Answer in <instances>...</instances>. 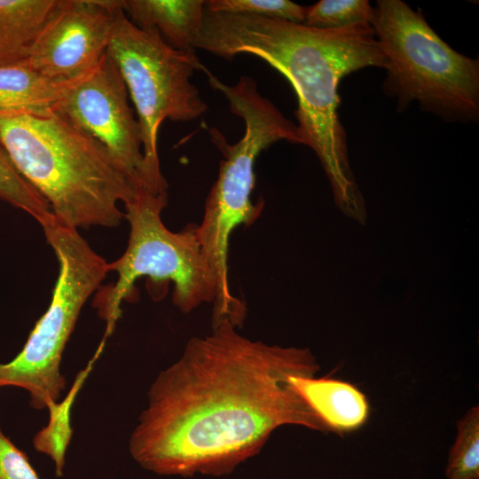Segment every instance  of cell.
Listing matches in <instances>:
<instances>
[{"mask_svg":"<svg viewBox=\"0 0 479 479\" xmlns=\"http://www.w3.org/2000/svg\"><path fill=\"white\" fill-rule=\"evenodd\" d=\"M0 199L27 213L42 227L56 220L47 200L18 170L1 137Z\"/></svg>","mask_w":479,"mask_h":479,"instance_id":"obj_16","label":"cell"},{"mask_svg":"<svg viewBox=\"0 0 479 479\" xmlns=\"http://www.w3.org/2000/svg\"><path fill=\"white\" fill-rule=\"evenodd\" d=\"M445 467L447 479H479V408L473 406L458 422Z\"/></svg>","mask_w":479,"mask_h":479,"instance_id":"obj_17","label":"cell"},{"mask_svg":"<svg viewBox=\"0 0 479 479\" xmlns=\"http://www.w3.org/2000/svg\"><path fill=\"white\" fill-rule=\"evenodd\" d=\"M130 20L141 29H155L170 47L194 52L205 12L203 0H120Z\"/></svg>","mask_w":479,"mask_h":479,"instance_id":"obj_11","label":"cell"},{"mask_svg":"<svg viewBox=\"0 0 479 479\" xmlns=\"http://www.w3.org/2000/svg\"><path fill=\"white\" fill-rule=\"evenodd\" d=\"M118 0H57L27 59L43 75L75 82L106 54Z\"/></svg>","mask_w":479,"mask_h":479,"instance_id":"obj_10","label":"cell"},{"mask_svg":"<svg viewBox=\"0 0 479 479\" xmlns=\"http://www.w3.org/2000/svg\"><path fill=\"white\" fill-rule=\"evenodd\" d=\"M57 0H0V67L27 61Z\"/></svg>","mask_w":479,"mask_h":479,"instance_id":"obj_14","label":"cell"},{"mask_svg":"<svg viewBox=\"0 0 479 479\" xmlns=\"http://www.w3.org/2000/svg\"><path fill=\"white\" fill-rule=\"evenodd\" d=\"M0 137L57 222L77 230L121 224L118 205L138 187L98 140L55 112L0 119Z\"/></svg>","mask_w":479,"mask_h":479,"instance_id":"obj_3","label":"cell"},{"mask_svg":"<svg viewBox=\"0 0 479 479\" xmlns=\"http://www.w3.org/2000/svg\"><path fill=\"white\" fill-rule=\"evenodd\" d=\"M106 52L119 69L137 111L148 185L168 186L158 156L159 128L166 119L189 122L207 111V104L191 81L194 71L204 66L195 51L176 50L155 29L134 25L120 0Z\"/></svg>","mask_w":479,"mask_h":479,"instance_id":"obj_8","label":"cell"},{"mask_svg":"<svg viewBox=\"0 0 479 479\" xmlns=\"http://www.w3.org/2000/svg\"><path fill=\"white\" fill-rule=\"evenodd\" d=\"M98 357V355L96 354L94 358L90 362L87 369L81 372V374L77 376L76 381L69 392V396L63 402L57 403L49 409L50 421L48 425L38 431L33 439L35 449L38 452L51 457L54 462L57 476L63 475L66 452L72 435L69 423L71 405L80 386L85 380L89 370Z\"/></svg>","mask_w":479,"mask_h":479,"instance_id":"obj_15","label":"cell"},{"mask_svg":"<svg viewBox=\"0 0 479 479\" xmlns=\"http://www.w3.org/2000/svg\"><path fill=\"white\" fill-rule=\"evenodd\" d=\"M167 204L168 189L145 187L138 188L124 204V218L130 227L128 246L121 257L107 263L108 272H116V280L99 287L92 303L106 324L104 343L121 318L122 304L132 301L135 283L143 277L153 284L151 295L156 286L172 283L173 303L184 313L216 299V277L199 241L197 224L179 232L168 229L161 219Z\"/></svg>","mask_w":479,"mask_h":479,"instance_id":"obj_5","label":"cell"},{"mask_svg":"<svg viewBox=\"0 0 479 479\" xmlns=\"http://www.w3.org/2000/svg\"><path fill=\"white\" fill-rule=\"evenodd\" d=\"M229 318L190 339L161 370L129 439L133 459L159 475L222 476L260 452L272 432L299 425L328 432L291 376L320 369L306 349L250 340Z\"/></svg>","mask_w":479,"mask_h":479,"instance_id":"obj_1","label":"cell"},{"mask_svg":"<svg viewBox=\"0 0 479 479\" xmlns=\"http://www.w3.org/2000/svg\"><path fill=\"white\" fill-rule=\"evenodd\" d=\"M205 8L210 12L278 19L304 23L306 9L289 0H208Z\"/></svg>","mask_w":479,"mask_h":479,"instance_id":"obj_19","label":"cell"},{"mask_svg":"<svg viewBox=\"0 0 479 479\" xmlns=\"http://www.w3.org/2000/svg\"><path fill=\"white\" fill-rule=\"evenodd\" d=\"M0 479H40L26 452L0 427Z\"/></svg>","mask_w":479,"mask_h":479,"instance_id":"obj_20","label":"cell"},{"mask_svg":"<svg viewBox=\"0 0 479 479\" xmlns=\"http://www.w3.org/2000/svg\"><path fill=\"white\" fill-rule=\"evenodd\" d=\"M76 82L52 80L30 67L26 61L2 67L0 119L21 115L49 116Z\"/></svg>","mask_w":479,"mask_h":479,"instance_id":"obj_13","label":"cell"},{"mask_svg":"<svg viewBox=\"0 0 479 479\" xmlns=\"http://www.w3.org/2000/svg\"><path fill=\"white\" fill-rule=\"evenodd\" d=\"M193 47L227 59L254 55L286 77L297 98L294 114L302 144L316 153L341 201H356L347 137L338 114V86L352 72L386 67L371 24L322 29L205 9Z\"/></svg>","mask_w":479,"mask_h":479,"instance_id":"obj_2","label":"cell"},{"mask_svg":"<svg viewBox=\"0 0 479 479\" xmlns=\"http://www.w3.org/2000/svg\"><path fill=\"white\" fill-rule=\"evenodd\" d=\"M290 382L329 431L342 433L354 430L368 418L367 398L353 384L315 376H291Z\"/></svg>","mask_w":479,"mask_h":479,"instance_id":"obj_12","label":"cell"},{"mask_svg":"<svg viewBox=\"0 0 479 479\" xmlns=\"http://www.w3.org/2000/svg\"><path fill=\"white\" fill-rule=\"evenodd\" d=\"M370 24L386 58L384 91L399 110L416 101L446 122L478 119V60L452 49L401 0L377 1Z\"/></svg>","mask_w":479,"mask_h":479,"instance_id":"obj_6","label":"cell"},{"mask_svg":"<svg viewBox=\"0 0 479 479\" xmlns=\"http://www.w3.org/2000/svg\"><path fill=\"white\" fill-rule=\"evenodd\" d=\"M204 72L209 85L224 96L231 112L240 117L245 126L243 137L234 144H230L219 130H208L223 159L217 179L206 199L202 220L197 224L199 241L217 280L213 321L229 318L241 322L245 306L233 296L229 286V240L237 226L252 224L263 211V200L256 203L251 200L257 157L278 141L302 144V138L297 125L259 93L254 79L242 75L235 84L229 85L207 68Z\"/></svg>","mask_w":479,"mask_h":479,"instance_id":"obj_4","label":"cell"},{"mask_svg":"<svg viewBox=\"0 0 479 479\" xmlns=\"http://www.w3.org/2000/svg\"><path fill=\"white\" fill-rule=\"evenodd\" d=\"M373 6L367 0H320L307 7L304 23L322 29L370 24Z\"/></svg>","mask_w":479,"mask_h":479,"instance_id":"obj_18","label":"cell"},{"mask_svg":"<svg viewBox=\"0 0 479 479\" xmlns=\"http://www.w3.org/2000/svg\"><path fill=\"white\" fill-rule=\"evenodd\" d=\"M43 229L59 263L51 300L20 353L10 362L0 363V389H25L35 410H49L65 390L66 379L60 372L65 348L83 305L108 273V263L77 229L57 221Z\"/></svg>","mask_w":479,"mask_h":479,"instance_id":"obj_7","label":"cell"},{"mask_svg":"<svg viewBox=\"0 0 479 479\" xmlns=\"http://www.w3.org/2000/svg\"><path fill=\"white\" fill-rule=\"evenodd\" d=\"M128 96L119 69L106 52L67 91L54 112L98 140L138 188H149L140 126Z\"/></svg>","mask_w":479,"mask_h":479,"instance_id":"obj_9","label":"cell"}]
</instances>
